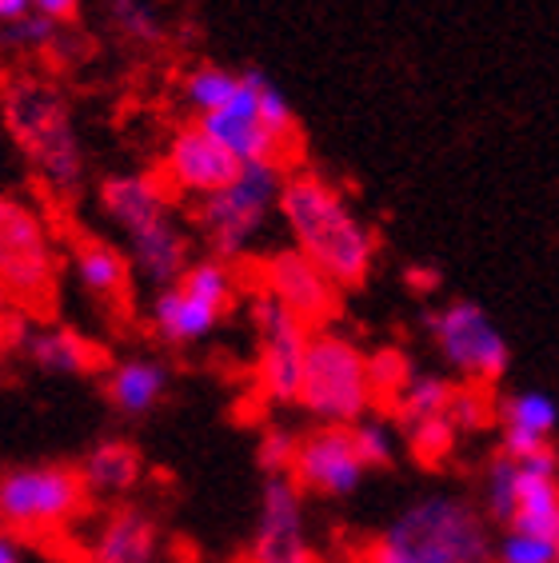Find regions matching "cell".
Wrapping results in <instances>:
<instances>
[{
  "label": "cell",
  "mask_w": 559,
  "mask_h": 563,
  "mask_svg": "<svg viewBox=\"0 0 559 563\" xmlns=\"http://www.w3.org/2000/svg\"><path fill=\"white\" fill-rule=\"evenodd\" d=\"M280 220L288 228L292 249H300L336 288H360L376 264V232L348 205V196L316 173H288L280 196Z\"/></svg>",
  "instance_id": "6da1fadb"
},
{
  "label": "cell",
  "mask_w": 559,
  "mask_h": 563,
  "mask_svg": "<svg viewBox=\"0 0 559 563\" xmlns=\"http://www.w3.org/2000/svg\"><path fill=\"white\" fill-rule=\"evenodd\" d=\"M4 124H9L12 141L29 152L36 164L41 180L48 192L73 196L85 180V156L80 141L73 132L65 97L53 85L33 80V76H17L4 88Z\"/></svg>",
  "instance_id": "7a4b0ae2"
},
{
  "label": "cell",
  "mask_w": 559,
  "mask_h": 563,
  "mask_svg": "<svg viewBox=\"0 0 559 563\" xmlns=\"http://www.w3.org/2000/svg\"><path fill=\"white\" fill-rule=\"evenodd\" d=\"M300 408L320 428H355L376 412V391L368 376V352L332 328L313 332L304 364Z\"/></svg>",
  "instance_id": "3957f363"
},
{
  "label": "cell",
  "mask_w": 559,
  "mask_h": 563,
  "mask_svg": "<svg viewBox=\"0 0 559 563\" xmlns=\"http://www.w3.org/2000/svg\"><path fill=\"white\" fill-rule=\"evenodd\" d=\"M284 185H288L284 164L256 161V164H240V173L232 185L212 192L208 200H200L196 224L205 232L216 261L232 264L252 249V240L264 232L272 212H280Z\"/></svg>",
  "instance_id": "277c9868"
},
{
  "label": "cell",
  "mask_w": 559,
  "mask_h": 563,
  "mask_svg": "<svg viewBox=\"0 0 559 563\" xmlns=\"http://www.w3.org/2000/svg\"><path fill=\"white\" fill-rule=\"evenodd\" d=\"M88 488L80 467L68 464H24L0 476V528L21 536L61 531L85 511Z\"/></svg>",
  "instance_id": "5b68a950"
},
{
  "label": "cell",
  "mask_w": 559,
  "mask_h": 563,
  "mask_svg": "<svg viewBox=\"0 0 559 563\" xmlns=\"http://www.w3.org/2000/svg\"><path fill=\"white\" fill-rule=\"evenodd\" d=\"M56 292V249L44 220L17 196H0V300L44 312Z\"/></svg>",
  "instance_id": "8992f818"
},
{
  "label": "cell",
  "mask_w": 559,
  "mask_h": 563,
  "mask_svg": "<svg viewBox=\"0 0 559 563\" xmlns=\"http://www.w3.org/2000/svg\"><path fill=\"white\" fill-rule=\"evenodd\" d=\"M436 563H495L492 520L460 496H424L387 523Z\"/></svg>",
  "instance_id": "52a82bcc"
},
{
  "label": "cell",
  "mask_w": 559,
  "mask_h": 563,
  "mask_svg": "<svg viewBox=\"0 0 559 563\" xmlns=\"http://www.w3.org/2000/svg\"><path fill=\"white\" fill-rule=\"evenodd\" d=\"M424 324H428V336L436 344V352L443 356V364L463 384L492 388L512 368L507 336L475 300H452L443 303V308H431Z\"/></svg>",
  "instance_id": "ba28073f"
},
{
  "label": "cell",
  "mask_w": 559,
  "mask_h": 563,
  "mask_svg": "<svg viewBox=\"0 0 559 563\" xmlns=\"http://www.w3.org/2000/svg\"><path fill=\"white\" fill-rule=\"evenodd\" d=\"M252 328H256V384L268 404H300L304 364L313 328L292 316L268 292L252 296Z\"/></svg>",
  "instance_id": "9c48e42d"
},
{
  "label": "cell",
  "mask_w": 559,
  "mask_h": 563,
  "mask_svg": "<svg viewBox=\"0 0 559 563\" xmlns=\"http://www.w3.org/2000/svg\"><path fill=\"white\" fill-rule=\"evenodd\" d=\"M244 563H316L308 516H304V492L296 488L292 476H264Z\"/></svg>",
  "instance_id": "30bf717a"
},
{
  "label": "cell",
  "mask_w": 559,
  "mask_h": 563,
  "mask_svg": "<svg viewBox=\"0 0 559 563\" xmlns=\"http://www.w3.org/2000/svg\"><path fill=\"white\" fill-rule=\"evenodd\" d=\"M260 292L280 300L292 316L320 332L340 312V288L324 268H316L300 249H280L260 261Z\"/></svg>",
  "instance_id": "8fae6325"
},
{
  "label": "cell",
  "mask_w": 559,
  "mask_h": 563,
  "mask_svg": "<svg viewBox=\"0 0 559 563\" xmlns=\"http://www.w3.org/2000/svg\"><path fill=\"white\" fill-rule=\"evenodd\" d=\"M288 476L296 479L304 496L344 499L360 492L368 467L355 452L352 428H316V432L300 435V452H296Z\"/></svg>",
  "instance_id": "7c38bea8"
},
{
  "label": "cell",
  "mask_w": 559,
  "mask_h": 563,
  "mask_svg": "<svg viewBox=\"0 0 559 563\" xmlns=\"http://www.w3.org/2000/svg\"><path fill=\"white\" fill-rule=\"evenodd\" d=\"M240 161L224 148L220 141H212L200 124H188L168 141L164 152V180L168 188L184 196H196V200H208L212 192L228 188L237 180Z\"/></svg>",
  "instance_id": "4fadbf2b"
},
{
  "label": "cell",
  "mask_w": 559,
  "mask_h": 563,
  "mask_svg": "<svg viewBox=\"0 0 559 563\" xmlns=\"http://www.w3.org/2000/svg\"><path fill=\"white\" fill-rule=\"evenodd\" d=\"M256 73L260 68H244L240 73V92L232 97V104H224L212 117H200L196 124L212 136V141L224 144L240 164H256V161H276L284 164V152L288 144H280L264 120H260V100H256Z\"/></svg>",
  "instance_id": "5bb4252c"
},
{
  "label": "cell",
  "mask_w": 559,
  "mask_h": 563,
  "mask_svg": "<svg viewBox=\"0 0 559 563\" xmlns=\"http://www.w3.org/2000/svg\"><path fill=\"white\" fill-rule=\"evenodd\" d=\"M495 423H500V448L495 452L527 460V455L551 448V435L559 428V404L544 388H516L504 391L495 404Z\"/></svg>",
  "instance_id": "9a60e30c"
},
{
  "label": "cell",
  "mask_w": 559,
  "mask_h": 563,
  "mask_svg": "<svg viewBox=\"0 0 559 563\" xmlns=\"http://www.w3.org/2000/svg\"><path fill=\"white\" fill-rule=\"evenodd\" d=\"M124 240H129L132 272H136L144 284H152L156 292L180 284V276L188 272V264H193L188 261V236H184V228L176 224L173 212L136 228V232H129Z\"/></svg>",
  "instance_id": "2e32d148"
},
{
  "label": "cell",
  "mask_w": 559,
  "mask_h": 563,
  "mask_svg": "<svg viewBox=\"0 0 559 563\" xmlns=\"http://www.w3.org/2000/svg\"><path fill=\"white\" fill-rule=\"evenodd\" d=\"M149 320H152V332H156L164 344L188 347L212 336L216 324L224 320V308H216L205 296L188 292L184 284H173V288H164V292L152 296Z\"/></svg>",
  "instance_id": "e0dca14e"
},
{
  "label": "cell",
  "mask_w": 559,
  "mask_h": 563,
  "mask_svg": "<svg viewBox=\"0 0 559 563\" xmlns=\"http://www.w3.org/2000/svg\"><path fill=\"white\" fill-rule=\"evenodd\" d=\"M524 467V484H519V511L512 528L559 540V455L556 448L519 460Z\"/></svg>",
  "instance_id": "ac0fdd59"
},
{
  "label": "cell",
  "mask_w": 559,
  "mask_h": 563,
  "mask_svg": "<svg viewBox=\"0 0 559 563\" xmlns=\"http://www.w3.org/2000/svg\"><path fill=\"white\" fill-rule=\"evenodd\" d=\"M88 563H156V523L149 511H108L88 540Z\"/></svg>",
  "instance_id": "d6986e66"
},
{
  "label": "cell",
  "mask_w": 559,
  "mask_h": 563,
  "mask_svg": "<svg viewBox=\"0 0 559 563\" xmlns=\"http://www.w3.org/2000/svg\"><path fill=\"white\" fill-rule=\"evenodd\" d=\"M73 276L85 288V296H92L97 303L120 308L129 300V252L112 249L105 240H80L73 249Z\"/></svg>",
  "instance_id": "ffe728a7"
},
{
  "label": "cell",
  "mask_w": 559,
  "mask_h": 563,
  "mask_svg": "<svg viewBox=\"0 0 559 563\" xmlns=\"http://www.w3.org/2000/svg\"><path fill=\"white\" fill-rule=\"evenodd\" d=\"M168 391V368L152 356L117 360L105 376V396L120 416H149Z\"/></svg>",
  "instance_id": "44dd1931"
},
{
  "label": "cell",
  "mask_w": 559,
  "mask_h": 563,
  "mask_svg": "<svg viewBox=\"0 0 559 563\" xmlns=\"http://www.w3.org/2000/svg\"><path fill=\"white\" fill-rule=\"evenodd\" d=\"M100 205H105L108 220H112L124 236L173 212V205H168V192H164L152 176H140V173L112 176V180H105V188H100Z\"/></svg>",
  "instance_id": "7402d4cb"
},
{
  "label": "cell",
  "mask_w": 559,
  "mask_h": 563,
  "mask_svg": "<svg viewBox=\"0 0 559 563\" xmlns=\"http://www.w3.org/2000/svg\"><path fill=\"white\" fill-rule=\"evenodd\" d=\"M80 479H85L88 499L129 496L140 479V452L129 440H100V444H92V452L80 460Z\"/></svg>",
  "instance_id": "603a6c76"
},
{
  "label": "cell",
  "mask_w": 559,
  "mask_h": 563,
  "mask_svg": "<svg viewBox=\"0 0 559 563\" xmlns=\"http://www.w3.org/2000/svg\"><path fill=\"white\" fill-rule=\"evenodd\" d=\"M24 356L48 376H85L97 368V347L73 328H36L24 336Z\"/></svg>",
  "instance_id": "cb8c5ba5"
},
{
  "label": "cell",
  "mask_w": 559,
  "mask_h": 563,
  "mask_svg": "<svg viewBox=\"0 0 559 563\" xmlns=\"http://www.w3.org/2000/svg\"><path fill=\"white\" fill-rule=\"evenodd\" d=\"M519 484H524V467H519V460L495 452L484 467V484H480L487 520L500 523V528H512V520H516V511H519Z\"/></svg>",
  "instance_id": "d4e9b609"
},
{
  "label": "cell",
  "mask_w": 559,
  "mask_h": 563,
  "mask_svg": "<svg viewBox=\"0 0 559 563\" xmlns=\"http://www.w3.org/2000/svg\"><path fill=\"white\" fill-rule=\"evenodd\" d=\"M456 388L448 376L440 372H416V379L408 384V391L399 396V404L392 408L396 423H416V420H436V416H448L456 400Z\"/></svg>",
  "instance_id": "484cf974"
},
{
  "label": "cell",
  "mask_w": 559,
  "mask_h": 563,
  "mask_svg": "<svg viewBox=\"0 0 559 563\" xmlns=\"http://www.w3.org/2000/svg\"><path fill=\"white\" fill-rule=\"evenodd\" d=\"M368 376H372V391H376V408L392 412L399 404V396L408 391V384L416 379V364L404 347H376L368 352Z\"/></svg>",
  "instance_id": "4316f807"
},
{
  "label": "cell",
  "mask_w": 559,
  "mask_h": 563,
  "mask_svg": "<svg viewBox=\"0 0 559 563\" xmlns=\"http://www.w3.org/2000/svg\"><path fill=\"white\" fill-rule=\"evenodd\" d=\"M240 92V73H228L220 65H200L184 76V100L193 104L200 117H212L224 104H232V97Z\"/></svg>",
  "instance_id": "83f0119b"
},
{
  "label": "cell",
  "mask_w": 559,
  "mask_h": 563,
  "mask_svg": "<svg viewBox=\"0 0 559 563\" xmlns=\"http://www.w3.org/2000/svg\"><path fill=\"white\" fill-rule=\"evenodd\" d=\"M399 435H404V444H408V452L416 455L419 464H431V467L443 464V460L456 452V444H460V432L452 428V420H448V416L399 423Z\"/></svg>",
  "instance_id": "f1b7e54d"
},
{
  "label": "cell",
  "mask_w": 559,
  "mask_h": 563,
  "mask_svg": "<svg viewBox=\"0 0 559 563\" xmlns=\"http://www.w3.org/2000/svg\"><path fill=\"white\" fill-rule=\"evenodd\" d=\"M108 21L120 36L136 44H156L164 36V16L156 0H108Z\"/></svg>",
  "instance_id": "f546056e"
},
{
  "label": "cell",
  "mask_w": 559,
  "mask_h": 563,
  "mask_svg": "<svg viewBox=\"0 0 559 563\" xmlns=\"http://www.w3.org/2000/svg\"><path fill=\"white\" fill-rule=\"evenodd\" d=\"M180 284L188 288V292L205 296V300L216 303V308H224V312L232 308V300H237V272H232L228 261H216V256H205V261L188 264Z\"/></svg>",
  "instance_id": "4dcf8cb0"
},
{
  "label": "cell",
  "mask_w": 559,
  "mask_h": 563,
  "mask_svg": "<svg viewBox=\"0 0 559 563\" xmlns=\"http://www.w3.org/2000/svg\"><path fill=\"white\" fill-rule=\"evenodd\" d=\"M352 440H355V452L364 460L368 472H380V467H392L396 464V452H399V435L392 428V420L380 412L364 416V420L352 428Z\"/></svg>",
  "instance_id": "1f68e13d"
},
{
  "label": "cell",
  "mask_w": 559,
  "mask_h": 563,
  "mask_svg": "<svg viewBox=\"0 0 559 563\" xmlns=\"http://www.w3.org/2000/svg\"><path fill=\"white\" fill-rule=\"evenodd\" d=\"M495 404L500 400H492V388H484V384H460L452 408H448V420L460 435L487 432L495 423Z\"/></svg>",
  "instance_id": "d6a6232c"
},
{
  "label": "cell",
  "mask_w": 559,
  "mask_h": 563,
  "mask_svg": "<svg viewBox=\"0 0 559 563\" xmlns=\"http://www.w3.org/2000/svg\"><path fill=\"white\" fill-rule=\"evenodd\" d=\"M256 100H260V120H264V129L276 136L280 144H296V112H292L288 97L272 85L268 76L256 73Z\"/></svg>",
  "instance_id": "836d02e7"
},
{
  "label": "cell",
  "mask_w": 559,
  "mask_h": 563,
  "mask_svg": "<svg viewBox=\"0 0 559 563\" xmlns=\"http://www.w3.org/2000/svg\"><path fill=\"white\" fill-rule=\"evenodd\" d=\"M559 560V540H544L531 531L504 528V536L495 540V563H556Z\"/></svg>",
  "instance_id": "e575fe53"
},
{
  "label": "cell",
  "mask_w": 559,
  "mask_h": 563,
  "mask_svg": "<svg viewBox=\"0 0 559 563\" xmlns=\"http://www.w3.org/2000/svg\"><path fill=\"white\" fill-rule=\"evenodd\" d=\"M296 452H300V435L288 432V428H264L256 444V460L264 467V476H288L292 464H296Z\"/></svg>",
  "instance_id": "d590c367"
},
{
  "label": "cell",
  "mask_w": 559,
  "mask_h": 563,
  "mask_svg": "<svg viewBox=\"0 0 559 563\" xmlns=\"http://www.w3.org/2000/svg\"><path fill=\"white\" fill-rule=\"evenodd\" d=\"M61 21H48V16H41V12H33V16H24V21L17 24H0V44L4 48H17V53H29V48H44V44L56 41V29Z\"/></svg>",
  "instance_id": "8d00e7d4"
},
{
  "label": "cell",
  "mask_w": 559,
  "mask_h": 563,
  "mask_svg": "<svg viewBox=\"0 0 559 563\" xmlns=\"http://www.w3.org/2000/svg\"><path fill=\"white\" fill-rule=\"evenodd\" d=\"M364 563H436V560H431L428 552H419V548L412 540H404L399 531L384 528L376 536V540L368 543Z\"/></svg>",
  "instance_id": "74e56055"
},
{
  "label": "cell",
  "mask_w": 559,
  "mask_h": 563,
  "mask_svg": "<svg viewBox=\"0 0 559 563\" xmlns=\"http://www.w3.org/2000/svg\"><path fill=\"white\" fill-rule=\"evenodd\" d=\"M36 12V0H0V24H17Z\"/></svg>",
  "instance_id": "f35d334b"
},
{
  "label": "cell",
  "mask_w": 559,
  "mask_h": 563,
  "mask_svg": "<svg viewBox=\"0 0 559 563\" xmlns=\"http://www.w3.org/2000/svg\"><path fill=\"white\" fill-rule=\"evenodd\" d=\"M76 4H80V0H36V12L48 16V21H65V16L76 12Z\"/></svg>",
  "instance_id": "ab89813d"
},
{
  "label": "cell",
  "mask_w": 559,
  "mask_h": 563,
  "mask_svg": "<svg viewBox=\"0 0 559 563\" xmlns=\"http://www.w3.org/2000/svg\"><path fill=\"white\" fill-rule=\"evenodd\" d=\"M0 563H21V548L12 540V531L0 528Z\"/></svg>",
  "instance_id": "60d3db41"
},
{
  "label": "cell",
  "mask_w": 559,
  "mask_h": 563,
  "mask_svg": "<svg viewBox=\"0 0 559 563\" xmlns=\"http://www.w3.org/2000/svg\"><path fill=\"white\" fill-rule=\"evenodd\" d=\"M556 563H559V560H556Z\"/></svg>",
  "instance_id": "b9f144b4"
}]
</instances>
